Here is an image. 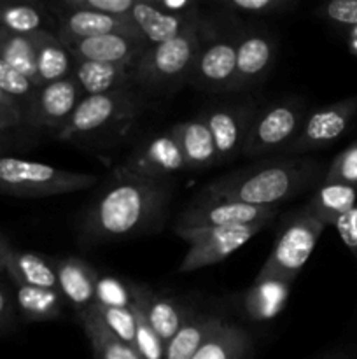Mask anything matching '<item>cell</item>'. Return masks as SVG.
Masks as SVG:
<instances>
[{"mask_svg": "<svg viewBox=\"0 0 357 359\" xmlns=\"http://www.w3.org/2000/svg\"><path fill=\"white\" fill-rule=\"evenodd\" d=\"M0 105H4V107H10V109H20V111H23V109H21L20 105H18L16 102L13 100V98L7 97V95L4 93L2 90H0Z\"/></svg>", "mask_w": 357, "mask_h": 359, "instance_id": "46", "label": "cell"}, {"mask_svg": "<svg viewBox=\"0 0 357 359\" xmlns=\"http://www.w3.org/2000/svg\"><path fill=\"white\" fill-rule=\"evenodd\" d=\"M94 304L102 307H118L126 309L133 305L132 284L122 283L121 279L112 276L98 277L97 293H94Z\"/></svg>", "mask_w": 357, "mask_h": 359, "instance_id": "36", "label": "cell"}, {"mask_svg": "<svg viewBox=\"0 0 357 359\" xmlns=\"http://www.w3.org/2000/svg\"><path fill=\"white\" fill-rule=\"evenodd\" d=\"M322 182H336L357 188V142L343 149L326 170Z\"/></svg>", "mask_w": 357, "mask_h": 359, "instance_id": "38", "label": "cell"}, {"mask_svg": "<svg viewBox=\"0 0 357 359\" xmlns=\"http://www.w3.org/2000/svg\"><path fill=\"white\" fill-rule=\"evenodd\" d=\"M56 13V37L62 42L77 41V39L98 37L107 34H126L142 37L139 28L132 20L108 14L93 13V11H58Z\"/></svg>", "mask_w": 357, "mask_h": 359, "instance_id": "17", "label": "cell"}, {"mask_svg": "<svg viewBox=\"0 0 357 359\" xmlns=\"http://www.w3.org/2000/svg\"><path fill=\"white\" fill-rule=\"evenodd\" d=\"M328 21L346 28H357V0H332L318 9Z\"/></svg>", "mask_w": 357, "mask_h": 359, "instance_id": "40", "label": "cell"}, {"mask_svg": "<svg viewBox=\"0 0 357 359\" xmlns=\"http://www.w3.org/2000/svg\"><path fill=\"white\" fill-rule=\"evenodd\" d=\"M135 0H62L52 6V9L58 11H93V13L108 14V16H118L132 20V13Z\"/></svg>", "mask_w": 357, "mask_h": 359, "instance_id": "37", "label": "cell"}, {"mask_svg": "<svg viewBox=\"0 0 357 359\" xmlns=\"http://www.w3.org/2000/svg\"><path fill=\"white\" fill-rule=\"evenodd\" d=\"M79 321L83 325L84 333L90 340L91 351L94 359H140L136 351L122 342L105 326L102 318L98 316L94 304L90 309L79 314Z\"/></svg>", "mask_w": 357, "mask_h": 359, "instance_id": "29", "label": "cell"}, {"mask_svg": "<svg viewBox=\"0 0 357 359\" xmlns=\"http://www.w3.org/2000/svg\"><path fill=\"white\" fill-rule=\"evenodd\" d=\"M238 34H220L202 37L198 58L189 81L203 91H234L237 86Z\"/></svg>", "mask_w": 357, "mask_h": 359, "instance_id": "9", "label": "cell"}, {"mask_svg": "<svg viewBox=\"0 0 357 359\" xmlns=\"http://www.w3.org/2000/svg\"><path fill=\"white\" fill-rule=\"evenodd\" d=\"M58 291L63 300L69 302L77 314L94 304L98 273L90 263L79 258H63L55 262Z\"/></svg>", "mask_w": 357, "mask_h": 359, "instance_id": "18", "label": "cell"}, {"mask_svg": "<svg viewBox=\"0 0 357 359\" xmlns=\"http://www.w3.org/2000/svg\"><path fill=\"white\" fill-rule=\"evenodd\" d=\"M23 119H24L23 111L0 105V133H2L4 130H10L20 126L21 123H23Z\"/></svg>", "mask_w": 357, "mask_h": 359, "instance_id": "44", "label": "cell"}, {"mask_svg": "<svg viewBox=\"0 0 357 359\" xmlns=\"http://www.w3.org/2000/svg\"><path fill=\"white\" fill-rule=\"evenodd\" d=\"M220 318L206 314H191L164 347V359H191L198 353Z\"/></svg>", "mask_w": 357, "mask_h": 359, "instance_id": "30", "label": "cell"}, {"mask_svg": "<svg viewBox=\"0 0 357 359\" xmlns=\"http://www.w3.org/2000/svg\"><path fill=\"white\" fill-rule=\"evenodd\" d=\"M170 133L181 147L186 170H206L219 163L212 133L200 118L177 123Z\"/></svg>", "mask_w": 357, "mask_h": 359, "instance_id": "21", "label": "cell"}, {"mask_svg": "<svg viewBox=\"0 0 357 359\" xmlns=\"http://www.w3.org/2000/svg\"><path fill=\"white\" fill-rule=\"evenodd\" d=\"M328 359H350V358H346V356H342V354H340V356H331V358H328Z\"/></svg>", "mask_w": 357, "mask_h": 359, "instance_id": "48", "label": "cell"}, {"mask_svg": "<svg viewBox=\"0 0 357 359\" xmlns=\"http://www.w3.org/2000/svg\"><path fill=\"white\" fill-rule=\"evenodd\" d=\"M276 58V41L270 32L248 28L238 34L237 86L234 91L258 84L272 69Z\"/></svg>", "mask_w": 357, "mask_h": 359, "instance_id": "16", "label": "cell"}, {"mask_svg": "<svg viewBox=\"0 0 357 359\" xmlns=\"http://www.w3.org/2000/svg\"><path fill=\"white\" fill-rule=\"evenodd\" d=\"M14 321V305L7 291L0 286V332L10 328Z\"/></svg>", "mask_w": 357, "mask_h": 359, "instance_id": "43", "label": "cell"}, {"mask_svg": "<svg viewBox=\"0 0 357 359\" xmlns=\"http://www.w3.org/2000/svg\"><path fill=\"white\" fill-rule=\"evenodd\" d=\"M324 228V223H321L317 217L308 214L304 209L287 216V219L280 226L279 237L273 244L268 259L255 277L259 279L282 277L294 283L298 273L310 259Z\"/></svg>", "mask_w": 357, "mask_h": 359, "instance_id": "5", "label": "cell"}, {"mask_svg": "<svg viewBox=\"0 0 357 359\" xmlns=\"http://www.w3.org/2000/svg\"><path fill=\"white\" fill-rule=\"evenodd\" d=\"M304 119L307 111L300 98H286L255 112L244 154L261 158L279 151L284 153L301 132Z\"/></svg>", "mask_w": 357, "mask_h": 359, "instance_id": "6", "label": "cell"}, {"mask_svg": "<svg viewBox=\"0 0 357 359\" xmlns=\"http://www.w3.org/2000/svg\"><path fill=\"white\" fill-rule=\"evenodd\" d=\"M139 111V97L130 90L84 97L56 137L59 140H76L93 135L119 123H128Z\"/></svg>", "mask_w": 357, "mask_h": 359, "instance_id": "7", "label": "cell"}, {"mask_svg": "<svg viewBox=\"0 0 357 359\" xmlns=\"http://www.w3.org/2000/svg\"><path fill=\"white\" fill-rule=\"evenodd\" d=\"M251 354L252 339L248 332L220 319L191 359H248Z\"/></svg>", "mask_w": 357, "mask_h": 359, "instance_id": "26", "label": "cell"}, {"mask_svg": "<svg viewBox=\"0 0 357 359\" xmlns=\"http://www.w3.org/2000/svg\"><path fill=\"white\" fill-rule=\"evenodd\" d=\"M98 316L102 321L105 323L108 330L114 333L118 339L122 342L128 344L130 347L135 349V332H136V323H135V312L132 307L118 309V307H102V305L94 304Z\"/></svg>", "mask_w": 357, "mask_h": 359, "instance_id": "35", "label": "cell"}, {"mask_svg": "<svg viewBox=\"0 0 357 359\" xmlns=\"http://www.w3.org/2000/svg\"><path fill=\"white\" fill-rule=\"evenodd\" d=\"M356 202L357 188L336 182H322V186H318L317 191L304 203L303 209L326 226H332L343 214L356 207Z\"/></svg>", "mask_w": 357, "mask_h": 359, "instance_id": "28", "label": "cell"}, {"mask_svg": "<svg viewBox=\"0 0 357 359\" xmlns=\"http://www.w3.org/2000/svg\"><path fill=\"white\" fill-rule=\"evenodd\" d=\"M34 39L35 48H37L38 88L72 76L76 60L65 48V44L56 37V34L42 32V34L34 35Z\"/></svg>", "mask_w": 357, "mask_h": 359, "instance_id": "27", "label": "cell"}, {"mask_svg": "<svg viewBox=\"0 0 357 359\" xmlns=\"http://www.w3.org/2000/svg\"><path fill=\"white\" fill-rule=\"evenodd\" d=\"M76 62H104L136 67L140 56L149 48L144 37L126 34H107L90 39L63 42Z\"/></svg>", "mask_w": 357, "mask_h": 359, "instance_id": "14", "label": "cell"}, {"mask_svg": "<svg viewBox=\"0 0 357 359\" xmlns=\"http://www.w3.org/2000/svg\"><path fill=\"white\" fill-rule=\"evenodd\" d=\"M0 90H2L7 97L13 98V100L23 109L24 114L28 105L34 100L37 86H35L28 77H24L23 74H20L16 69H13L9 63L4 62V60L0 58Z\"/></svg>", "mask_w": 357, "mask_h": 359, "instance_id": "33", "label": "cell"}, {"mask_svg": "<svg viewBox=\"0 0 357 359\" xmlns=\"http://www.w3.org/2000/svg\"><path fill=\"white\" fill-rule=\"evenodd\" d=\"M133 72H135V67L119 65V63L76 62L72 76L79 84L84 97H91V95L128 90Z\"/></svg>", "mask_w": 357, "mask_h": 359, "instance_id": "22", "label": "cell"}, {"mask_svg": "<svg viewBox=\"0 0 357 359\" xmlns=\"http://www.w3.org/2000/svg\"><path fill=\"white\" fill-rule=\"evenodd\" d=\"M98 182L97 175L70 172L38 161L0 156V193L18 198H46V196L76 193Z\"/></svg>", "mask_w": 357, "mask_h": 359, "instance_id": "3", "label": "cell"}, {"mask_svg": "<svg viewBox=\"0 0 357 359\" xmlns=\"http://www.w3.org/2000/svg\"><path fill=\"white\" fill-rule=\"evenodd\" d=\"M279 207L248 205L240 202H192L181 214L175 228L241 226L252 223H272Z\"/></svg>", "mask_w": 357, "mask_h": 359, "instance_id": "12", "label": "cell"}, {"mask_svg": "<svg viewBox=\"0 0 357 359\" xmlns=\"http://www.w3.org/2000/svg\"><path fill=\"white\" fill-rule=\"evenodd\" d=\"M168 179H147L119 167L91 203L83 221L84 237L93 242L121 241L150 230L170 202Z\"/></svg>", "mask_w": 357, "mask_h": 359, "instance_id": "1", "label": "cell"}, {"mask_svg": "<svg viewBox=\"0 0 357 359\" xmlns=\"http://www.w3.org/2000/svg\"><path fill=\"white\" fill-rule=\"evenodd\" d=\"M130 18L149 46L170 41V39L177 37L182 32L189 30L200 23V14L189 18L174 16V14L158 9L150 0H135Z\"/></svg>", "mask_w": 357, "mask_h": 359, "instance_id": "19", "label": "cell"}, {"mask_svg": "<svg viewBox=\"0 0 357 359\" xmlns=\"http://www.w3.org/2000/svg\"><path fill=\"white\" fill-rule=\"evenodd\" d=\"M150 2L163 13L174 14V16H198V6L191 0H150Z\"/></svg>", "mask_w": 357, "mask_h": 359, "instance_id": "42", "label": "cell"}, {"mask_svg": "<svg viewBox=\"0 0 357 359\" xmlns=\"http://www.w3.org/2000/svg\"><path fill=\"white\" fill-rule=\"evenodd\" d=\"M7 144H9V139H7L6 135H2V133H0V154L4 153V149L7 147Z\"/></svg>", "mask_w": 357, "mask_h": 359, "instance_id": "47", "label": "cell"}, {"mask_svg": "<svg viewBox=\"0 0 357 359\" xmlns=\"http://www.w3.org/2000/svg\"><path fill=\"white\" fill-rule=\"evenodd\" d=\"M268 224L270 223H252L241 224V226L175 228L178 237L189 244L178 270L182 273H188L223 262Z\"/></svg>", "mask_w": 357, "mask_h": 359, "instance_id": "8", "label": "cell"}, {"mask_svg": "<svg viewBox=\"0 0 357 359\" xmlns=\"http://www.w3.org/2000/svg\"><path fill=\"white\" fill-rule=\"evenodd\" d=\"M0 58L38 88L37 48L34 35H18L0 28Z\"/></svg>", "mask_w": 357, "mask_h": 359, "instance_id": "32", "label": "cell"}, {"mask_svg": "<svg viewBox=\"0 0 357 359\" xmlns=\"http://www.w3.org/2000/svg\"><path fill=\"white\" fill-rule=\"evenodd\" d=\"M126 172L147 179H168L177 172L186 170L184 156L170 132L160 133L140 144L126 163Z\"/></svg>", "mask_w": 357, "mask_h": 359, "instance_id": "15", "label": "cell"}, {"mask_svg": "<svg viewBox=\"0 0 357 359\" xmlns=\"http://www.w3.org/2000/svg\"><path fill=\"white\" fill-rule=\"evenodd\" d=\"M324 165L314 158H282L244 167L216 179L195 202H240L279 207L324 179Z\"/></svg>", "mask_w": 357, "mask_h": 359, "instance_id": "2", "label": "cell"}, {"mask_svg": "<svg viewBox=\"0 0 357 359\" xmlns=\"http://www.w3.org/2000/svg\"><path fill=\"white\" fill-rule=\"evenodd\" d=\"M4 270L14 284L58 290L55 263H51L37 252L20 251V249H14L10 245L9 251H7L6 269Z\"/></svg>", "mask_w": 357, "mask_h": 359, "instance_id": "24", "label": "cell"}, {"mask_svg": "<svg viewBox=\"0 0 357 359\" xmlns=\"http://www.w3.org/2000/svg\"><path fill=\"white\" fill-rule=\"evenodd\" d=\"M0 28L31 37L42 32L56 34V21L42 4L0 0Z\"/></svg>", "mask_w": 357, "mask_h": 359, "instance_id": "25", "label": "cell"}, {"mask_svg": "<svg viewBox=\"0 0 357 359\" xmlns=\"http://www.w3.org/2000/svg\"><path fill=\"white\" fill-rule=\"evenodd\" d=\"M132 293L133 298L142 305L150 328L154 330V333L160 337L164 346L170 342L172 337L181 330V326L191 316V312L182 307L174 298L153 293L147 286L132 284Z\"/></svg>", "mask_w": 357, "mask_h": 359, "instance_id": "20", "label": "cell"}, {"mask_svg": "<svg viewBox=\"0 0 357 359\" xmlns=\"http://www.w3.org/2000/svg\"><path fill=\"white\" fill-rule=\"evenodd\" d=\"M14 302L27 321H49L59 318L63 311V297L58 290H46V287L21 286L14 284Z\"/></svg>", "mask_w": 357, "mask_h": 359, "instance_id": "31", "label": "cell"}, {"mask_svg": "<svg viewBox=\"0 0 357 359\" xmlns=\"http://www.w3.org/2000/svg\"><path fill=\"white\" fill-rule=\"evenodd\" d=\"M255 111L248 105H219L200 114L212 133L217 161L227 163L244 154Z\"/></svg>", "mask_w": 357, "mask_h": 359, "instance_id": "11", "label": "cell"}, {"mask_svg": "<svg viewBox=\"0 0 357 359\" xmlns=\"http://www.w3.org/2000/svg\"><path fill=\"white\" fill-rule=\"evenodd\" d=\"M133 312H135V323H136V332H135V351L140 359H164V344L161 342L160 337L154 333L150 328L149 321L146 318L142 305L139 300L133 298L132 305Z\"/></svg>", "mask_w": 357, "mask_h": 359, "instance_id": "34", "label": "cell"}, {"mask_svg": "<svg viewBox=\"0 0 357 359\" xmlns=\"http://www.w3.org/2000/svg\"><path fill=\"white\" fill-rule=\"evenodd\" d=\"M203 30L200 21L170 41L149 46L135 67V83L150 90H164L189 81L202 48Z\"/></svg>", "mask_w": 357, "mask_h": 359, "instance_id": "4", "label": "cell"}, {"mask_svg": "<svg viewBox=\"0 0 357 359\" xmlns=\"http://www.w3.org/2000/svg\"><path fill=\"white\" fill-rule=\"evenodd\" d=\"M357 118V95L342 102L314 111L307 116L303 128L294 142L287 147L286 154H301L307 151L326 147L336 142L350 128Z\"/></svg>", "mask_w": 357, "mask_h": 359, "instance_id": "10", "label": "cell"}, {"mask_svg": "<svg viewBox=\"0 0 357 359\" xmlns=\"http://www.w3.org/2000/svg\"><path fill=\"white\" fill-rule=\"evenodd\" d=\"M84 95L74 76L37 88L31 104L24 112V119L38 128L56 130L66 125Z\"/></svg>", "mask_w": 357, "mask_h": 359, "instance_id": "13", "label": "cell"}, {"mask_svg": "<svg viewBox=\"0 0 357 359\" xmlns=\"http://www.w3.org/2000/svg\"><path fill=\"white\" fill-rule=\"evenodd\" d=\"M290 286L293 283L282 277H255L244 297V309L248 318L259 323L275 319L289 300Z\"/></svg>", "mask_w": 357, "mask_h": 359, "instance_id": "23", "label": "cell"}, {"mask_svg": "<svg viewBox=\"0 0 357 359\" xmlns=\"http://www.w3.org/2000/svg\"><path fill=\"white\" fill-rule=\"evenodd\" d=\"M9 248H10L9 242L0 235V272L6 269V256H7V251H9Z\"/></svg>", "mask_w": 357, "mask_h": 359, "instance_id": "45", "label": "cell"}, {"mask_svg": "<svg viewBox=\"0 0 357 359\" xmlns=\"http://www.w3.org/2000/svg\"><path fill=\"white\" fill-rule=\"evenodd\" d=\"M223 6L231 13L268 16L293 11L298 6V0H224Z\"/></svg>", "mask_w": 357, "mask_h": 359, "instance_id": "39", "label": "cell"}, {"mask_svg": "<svg viewBox=\"0 0 357 359\" xmlns=\"http://www.w3.org/2000/svg\"><path fill=\"white\" fill-rule=\"evenodd\" d=\"M332 226L336 228L346 249L357 258V205L346 214H343Z\"/></svg>", "mask_w": 357, "mask_h": 359, "instance_id": "41", "label": "cell"}]
</instances>
